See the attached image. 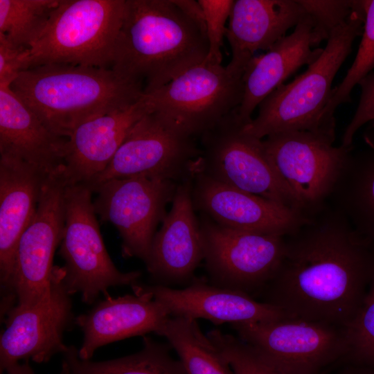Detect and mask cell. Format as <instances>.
Listing matches in <instances>:
<instances>
[{
	"label": "cell",
	"instance_id": "6da1fadb",
	"mask_svg": "<svg viewBox=\"0 0 374 374\" xmlns=\"http://www.w3.org/2000/svg\"><path fill=\"white\" fill-rule=\"evenodd\" d=\"M280 266L262 302L287 317L345 327L366 295L374 246L330 203L285 236Z\"/></svg>",
	"mask_w": 374,
	"mask_h": 374
},
{
	"label": "cell",
	"instance_id": "7a4b0ae2",
	"mask_svg": "<svg viewBox=\"0 0 374 374\" xmlns=\"http://www.w3.org/2000/svg\"><path fill=\"white\" fill-rule=\"evenodd\" d=\"M206 33L172 0H126L111 69L144 93L202 63Z\"/></svg>",
	"mask_w": 374,
	"mask_h": 374
},
{
	"label": "cell",
	"instance_id": "3957f363",
	"mask_svg": "<svg viewBox=\"0 0 374 374\" xmlns=\"http://www.w3.org/2000/svg\"><path fill=\"white\" fill-rule=\"evenodd\" d=\"M10 87L48 128L65 138L80 124L144 95L141 84L112 69L62 64L22 71Z\"/></svg>",
	"mask_w": 374,
	"mask_h": 374
},
{
	"label": "cell",
	"instance_id": "277c9868",
	"mask_svg": "<svg viewBox=\"0 0 374 374\" xmlns=\"http://www.w3.org/2000/svg\"><path fill=\"white\" fill-rule=\"evenodd\" d=\"M364 17L360 1H355L350 15L331 33L319 58L265 98L257 116L244 125V131L260 139L295 131L335 136V130L323 123V114L331 96L333 80L350 54L353 42L362 34Z\"/></svg>",
	"mask_w": 374,
	"mask_h": 374
},
{
	"label": "cell",
	"instance_id": "5b68a950",
	"mask_svg": "<svg viewBox=\"0 0 374 374\" xmlns=\"http://www.w3.org/2000/svg\"><path fill=\"white\" fill-rule=\"evenodd\" d=\"M126 0H60L25 53L24 71L62 64L111 69Z\"/></svg>",
	"mask_w": 374,
	"mask_h": 374
},
{
	"label": "cell",
	"instance_id": "8992f818",
	"mask_svg": "<svg viewBox=\"0 0 374 374\" xmlns=\"http://www.w3.org/2000/svg\"><path fill=\"white\" fill-rule=\"evenodd\" d=\"M93 191L84 184L66 186L65 222L59 254L64 265L62 282L72 295L91 304L109 288L138 283L141 273L123 272L112 260L102 238L92 201Z\"/></svg>",
	"mask_w": 374,
	"mask_h": 374
},
{
	"label": "cell",
	"instance_id": "52a82bcc",
	"mask_svg": "<svg viewBox=\"0 0 374 374\" xmlns=\"http://www.w3.org/2000/svg\"><path fill=\"white\" fill-rule=\"evenodd\" d=\"M244 73L204 61L145 95L151 112L178 132L201 136L240 106Z\"/></svg>",
	"mask_w": 374,
	"mask_h": 374
},
{
	"label": "cell",
	"instance_id": "ba28073f",
	"mask_svg": "<svg viewBox=\"0 0 374 374\" xmlns=\"http://www.w3.org/2000/svg\"><path fill=\"white\" fill-rule=\"evenodd\" d=\"M335 136L308 131L267 136L263 144L296 208L310 215L329 200L353 148L334 145Z\"/></svg>",
	"mask_w": 374,
	"mask_h": 374
},
{
	"label": "cell",
	"instance_id": "9c48e42d",
	"mask_svg": "<svg viewBox=\"0 0 374 374\" xmlns=\"http://www.w3.org/2000/svg\"><path fill=\"white\" fill-rule=\"evenodd\" d=\"M245 125L235 109L204 132L200 136L198 172L229 187L297 210L262 139L246 132Z\"/></svg>",
	"mask_w": 374,
	"mask_h": 374
},
{
	"label": "cell",
	"instance_id": "30bf717a",
	"mask_svg": "<svg viewBox=\"0 0 374 374\" xmlns=\"http://www.w3.org/2000/svg\"><path fill=\"white\" fill-rule=\"evenodd\" d=\"M238 337L287 374H320L344 359V327L298 318L230 324Z\"/></svg>",
	"mask_w": 374,
	"mask_h": 374
},
{
	"label": "cell",
	"instance_id": "8fae6325",
	"mask_svg": "<svg viewBox=\"0 0 374 374\" xmlns=\"http://www.w3.org/2000/svg\"><path fill=\"white\" fill-rule=\"evenodd\" d=\"M201 149L153 112L128 132L107 167L89 183L90 188L109 179L145 176L180 183L199 168Z\"/></svg>",
	"mask_w": 374,
	"mask_h": 374
},
{
	"label": "cell",
	"instance_id": "7c38bea8",
	"mask_svg": "<svg viewBox=\"0 0 374 374\" xmlns=\"http://www.w3.org/2000/svg\"><path fill=\"white\" fill-rule=\"evenodd\" d=\"M199 221L211 283L249 295L260 293L280 266L285 236L229 229L202 215Z\"/></svg>",
	"mask_w": 374,
	"mask_h": 374
},
{
	"label": "cell",
	"instance_id": "4fadbf2b",
	"mask_svg": "<svg viewBox=\"0 0 374 374\" xmlns=\"http://www.w3.org/2000/svg\"><path fill=\"white\" fill-rule=\"evenodd\" d=\"M179 183L145 176L113 179L91 188L103 222L112 224L122 240L124 258L147 260L158 225L166 217Z\"/></svg>",
	"mask_w": 374,
	"mask_h": 374
},
{
	"label": "cell",
	"instance_id": "5bb4252c",
	"mask_svg": "<svg viewBox=\"0 0 374 374\" xmlns=\"http://www.w3.org/2000/svg\"><path fill=\"white\" fill-rule=\"evenodd\" d=\"M62 268L55 267L49 294L35 305H15L5 316L0 338V373L20 360L46 363L64 353V334L75 321Z\"/></svg>",
	"mask_w": 374,
	"mask_h": 374
},
{
	"label": "cell",
	"instance_id": "9a60e30c",
	"mask_svg": "<svg viewBox=\"0 0 374 374\" xmlns=\"http://www.w3.org/2000/svg\"><path fill=\"white\" fill-rule=\"evenodd\" d=\"M65 186L60 175L48 178L36 214L19 241L12 276L16 305H35L50 292L64 227Z\"/></svg>",
	"mask_w": 374,
	"mask_h": 374
},
{
	"label": "cell",
	"instance_id": "2e32d148",
	"mask_svg": "<svg viewBox=\"0 0 374 374\" xmlns=\"http://www.w3.org/2000/svg\"><path fill=\"white\" fill-rule=\"evenodd\" d=\"M195 210L215 223L235 230L285 236L309 215L215 181L197 172L193 178Z\"/></svg>",
	"mask_w": 374,
	"mask_h": 374
},
{
	"label": "cell",
	"instance_id": "e0dca14e",
	"mask_svg": "<svg viewBox=\"0 0 374 374\" xmlns=\"http://www.w3.org/2000/svg\"><path fill=\"white\" fill-rule=\"evenodd\" d=\"M51 177V176H50ZM49 176L25 161L0 154L1 310L14 307L12 276L19 241L33 221Z\"/></svg>",
	"mask_w": 374,
	"mask_h": 374
},
{
	"label": "cell",
	"instance_id": "ac0fdd59",
	"mask_svg": "<svg viewBox=\"0 0 374 374\" xmlns=\"http://www.w3.org/2000/svg\"><path fill=\"white\" fill-rule=\"evenodd\" d=\"M193 178L178 184L170 210L154 235L145 262L155 285L190 283L204 260L200 221L193 202Z\"/></svg>",
	"mask_w": 374,
	"mask_h": 374
},
{
	"label": "cell",
	"instance_id": "d6986e66",
	"mask_svg": "<svg viewBox=\"0 0 374 374\" xmlns=\"http://www.w3.org/2000/svg\"><path fill=\"white\" fill-rule=\"evenodd\" d=\"M131 287L152 295L171 317L204 319L215 325L263 322L286 317L274 305L258 301L247 293L210 284L204 279L195 278L183 289L139 283Z\"/></svg>",
	"mask_w": 374,
	"mask_h": 374
},
{
	"label": "cell",
	"instance_id": "ffe728a7",
	"mask_svg": "<svg viewBox=\"0 0 374 374\" xmlns=\"http://www.w3.org/2000/svg\"><path fill=\"white\" fill-rule=\"evenodd\" d=\"M151 112L144 95L136 103L90 119L66 140L60 177L66 186L87 184L109 165L134 125Z\"/></svg>",
	"mask_w": 374,
	"mask_h": 374
},
{
	"label": "cell",
	"instance_id": "44dd1931",
	"mask_svg": "<svg viewBox=\"0 0 374 374\" xmlns=\"http://www.w3.org/2000/svg\"><path fill=\"white\" fill-rule=\"evenodd\" d=\"M134 294L113 298L109 295L89 311L80 314L74 323L83 332L79 357L89 360L100 347L148 333L159 335L170 317L152 296L136 288Z\"/></svg>",
	"mask_w": 374,
	"mask_h": 374
},
{
	"label": "cell",
	"instance_id": "7402d4cb",
	"mask_svg": "<svg viewBox=\"0 0 374 374\" xmlns=\"http://www.w3.org/2000/svg\"><path fill=\"white\" fill-rule=\"evenodd\" d=\"M305 15L298 0L234 1L225 35L231 51L227 67L245 71L256 51H268Z\"/></svg>",
	"mask_w": 374,
	"mask_h": 374
},
{
	"label": "cell",
	"instance_id": "603a6c76",
	"mask_svg": "<svg viewBox=\"0 0 374 374\" xmlns=\"http://www.w3.org/2000/svg\"><path fill=\"white\" fill-rule=\"evenodd\" d=\"M323 49L314 46L313 21L306 13L291 34L267 53L254 55L245 69L242 100L235 109L240 120L249 123L261 102L302 66L316 61Z\"/></svg>",
	"mask_w": 374,
	"mask_h": 374
},
{
	"label": "cell",
	"instance_id": "cb8c5ba5",
	"mask_svg": "<svg viewBox=\"0 0 374 374\" xmlns=\"http://www.w3.org/2000/svg\"><path fill=\"white\" fill-rule=\"evenodd\" d=\"M66 140L48 128L10 86L0 85V154L18 158L49 177L59 175Z\"/></svg>",
	"mask_w": 374,
	"mask_h": 374
},
{
	"label": "cell",
	"instance_id": "d4e9b609",
	"mask_svg": "<svg viewBox=\"0 0 374 374\" xmlns=\"http://www.w3.org/2000/svg\"><path fill=\"white\" fill-rule=\"evenodd\" d=\"M364 147L354 146L341 170L328 203L374 246V121L362 134Z\"/></svg>",
	"mask_w": 374,
	"mask_h": 374
},
{
	"label": "cell",
	"instance_id": "484cf974",
	"mask_svg": "<svg viewBox=\"0 0 374 374\" xmlns=\"http://www.w3.org/2000/svg\"><path fill=\"white\" fill-rule=\"evenodd\" d=\"M62 356L60 374H188L179 359L170 355L169 345L147 336L143 337L141 350L116 359L84 360L74 346Z\"/></svg>",
	"mask_w": 374,
	"mask_h": 374
},
{
	"label": "cell",
	"instance_id": "4316f807",
	"mask_svg": "<svg viewBox=\"0 0 374 374\" xmlns=\"http://www.w3.org/2000/svg\"><path fill=\"white\" fill-rule=\"evenodd\" d=\"M159 335L168 340L188 374H233L219 350L202 332L197 320L170 317Z\"/></svg>",
	"mask_w": 374,
	"mask_h": 374
},
{
	"label": "cell",
	"instance_id": "83f0119b",
	"mask_svg": "<svg viewBox=\"0 0 374 374\" xmlns=\"http://www.w3.org/2000/svg\"><path fill=\"white\" fill-rule=\"evenodd\" d=\"M60 0H0V35L10 43L29 49Z\"/></svg>",
	"mask_w": 374,
	"mask_h": 374
},
{
	"label": "cell",
	"instance_id": "f1b7e54d",
	"mask_svg": "<svg viewBox=\"0 0 374 374\" xmlns=\"http://www.w3.org/2000/svg\"><path fill=\"white\" fill-rule=\"evenodd\" d=\"M364 12L362 39L355 58L341 82L332 89L323 114V121L335 130V111L340 105L351 101L350 93L356 84L374 69V0H360Z\"/></svg>",
	"mask_w": 374,
	"mask_h": 374
},
{
	"label": "cell",
	"instance_id": "f546056e",
	"mask_svg": "<svg viewBox=\"0 0 374 374\" xmlns=\"http://www.w3.org/2000/svg\"><path fill=\"white\" fill-rule=\"evenodd\" d=\"M344 328L347 350L344 359L357 368L374 369V250L366 295L357 313Z\"/></svg>",
	"mask_w": 374,
	"mask_h": 374
},
{
	"label": "cell",
	"instance_id": "4dcf8cb0",
	"mask_svg": "<svg viewBox=\"0 0 374 374\" xmlns=\"http://www.w3.org/2000/svg\"><path fill=\"white\" fill-rule=\"evenodd\" d=\"M208 338L229 363L233 374H287L275 368L238 337L213 329Z\"/></svg>",
	"mask_w": 374,
	"mask_h": 374
},
{
	"label": "cell",
	"instance_id": "1f68e13d",
	"mask_svg": "<svg viewBox=\"0 0 374 374\" xmlns=\"http://www.w3.org/2000/svg\"><path fill=\"white\" fill-rule=\"evenodd\" d=\"M298 1L313 21L314 48L328 40L331 33L347 20L355 3L350 0Z\"/></svg>",
	"mask_w": 374,
	"mask_h": 374
},
{
	"label": "cell",
	"instance_id": "d6a6232c",
	"mask_svg": "<svg viewBox=\"0 0 374 374\" xmlns=\"http://www.w3.org/2000/svg\"><path fill=\"white\" fill-rule=\"evenodd\" d=\"M205 17L208 53L204 62L222 64V48L233 0H198Z\"/></svg>",
	"mask_w": 374,
	"mask_h": 374
},
{
	"label": "cell",
	"instance_id": "836d02e7",
	"mask_svg": "<svg viewBox=\"0 0 374 374\" xmlns=\"http://www.w3.org/2000/svg\"><path fill=\"white\" fill-rule=\"evenodd\" d=\"M359 85L361 87L359 103L341 137V145L344 147L353 146L358 130L374 121V71L362 80Z\"/></svg>",
	"mask_w": 374,
	"mask_h": 374
},
{
	"label": "cell",
	"instance_id": "e575fe53",
	"mask_svg": "<svg viewBox=\"0 0 374 374\" xmlns=\"http://www.w3.org/2000/svg\"><path fill=\"white\" fill-rule=\"evenodd\" d=\"M27 50L14 46L0 35V85L10 86L24 71V59Z\"/></svg>",
	"mask_w": 374,
	"mask_h": 374
},
{
	"label": "cell",
	"instance_id": "d590c367",
	"mask_svg": "<svg viewBox=\"0 0 374 374\" xmlns=\"http://www.w3.org/2000/svg\"><path fill=\"white\" fill-rule=\"evenodd\" d=\"M172 1L206 33L204 13L198 0H172Z\"/></svg>",
	"mask_w": 374,
	"mask_h": 374
},
{
	"label": "cell",
	"instance_id": "8d00e7d4",
	"mask_svg": "<svg viewBox=\"0 0 374 374\" xmlns=\"http://www.w3.org/2000/svg\"><path fill=\"white\" fill-rule=\"evenodd\" d=\"M4 373L6 374H35L28 361L15 364L9 366Z\"/></svg>",
	"mask_w": 374,
	"mask_h": 374
},
{
	"label": "cell",
	"instance_id": "74e56055",
	"mask_svg": "<svg viewBox=\"0 0 374 374\" xmlns=\"http://www.w3.org/2000/svg\"><path fill=\"white\" fill-rule=\"evenodd\" d=\"M354 374H374V369L357 368Z\"/></svg>",
	"mask_w": 374,
	"mask_h": 374
}]
</instances>
